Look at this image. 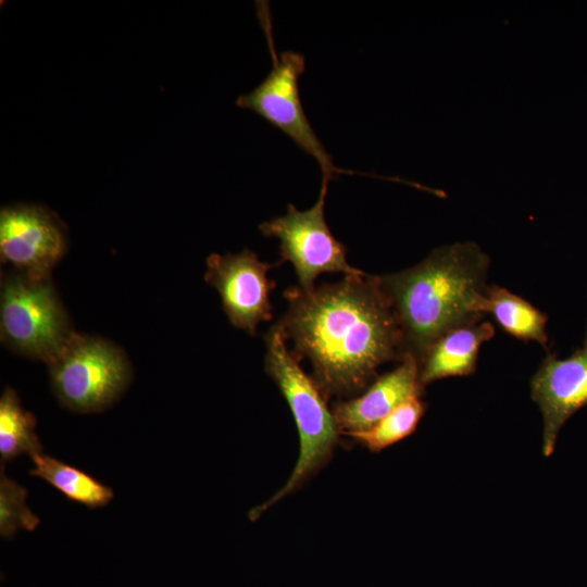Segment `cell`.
I'll return each instance as SVG.
<instances>
[{"label":"cell","instance_id":"1","mask_svg":"<svg viewBox=\"0 0 587 587\" xmlns=\"http://www.w3.org/2000/svg\"><path fill=\"white\" fill-rule=\"evenodd\" d=\"M288 310L277 325L299 361L307 358L324 397L357 395L377 378V370L404 355L403 337L377 275L284 292Z\"/></svg>","mask_w":587,"mask_h":587},{"label":"cell","instance_id":"2","mask_svg":"<svg viewBox=\"0 0 587 587\" xmlns=\"http://www.w3.org/2000/svg\"><path fill=\"white\" fill-rule=\"evenodd\" d=\"M489 258L472 242L434 250L421 263L378 276L400 326L405 354L421 363L446 332L480 321Z\"/></svg>","mask_w":587,"mask_h":587},{"label":"cell","instance_id":"3","mask_svg":"<svg viewBox=\"0 0 587 587\" xmlns=\"http://www.w3.org/2000/svg\"><path fill=\"white\" fill-rule=\"evenodd\" d=\"M282 329L276 324L265 335V371L286 399L299 435V455L287 482L266 501L249 511L258 520L271 507L300 489L324 469L333 457L340 432L326 398L299 366L288 350Z\"/></svg>","mask_w":587,"mask_h":587},{"label":"cell","instance_id":"4","mask_svg":"<svg viewBox=\"0 0 587 587\" xmlns=\"http://www.w3.org/2000/svg\"><path fill=\"white\" fill-rule=\"evenodd\" d=\"M73 334L50 278L32 279L18 272L2 276L0 335L4 346L48 364Z\"/></svg>","mask_w":587,"mask_h":587},{"label":"cell","instance_id":"5","mask_svg":"<svg viewBox=\"0 0 587 587\" xmlns=\"http://www.w3.org/2000/svg\"><path fill=\"white\" fill-rule=\"evenodd\" d=\"M48 366L58 400L79 413L109 408L132 378L130 365L118 347L103 338L76 333Z\"/></svg>","mask_w":587,"mask_h":587},{"label":"cell","instance_id":"6","mask_svg":"<svg viewBox=\"0 0 587 587\" xmlns=\"http://www.w3.org/2000/svg\"><path fill=\"white\" fill-rule=\"evenodd\" d=\"M267 30L273 66L266 78L251 92L238 97L236 104L251 110L280 129L304 152L320 164L323 184L329 183L337 174L355 172L337 167L330 154L313 130L299 96V77L305 70L303 54L285 51L277 54Z\"/></svg>","mask_w":587,"mask_h":587},{"label":"cell","instance_id":"7","mask_svg":"<svg viewBox=\"0 0 587 587\" xmlns=\"http://www.w3.org/2000/svg\"><path fill=\"white\" fill-rule=\"evenodd\" d=\"M327 184L322 183L315 204L299 211L294 204L287 213L263 222L259 229L266 237L279 239L282 261H289L301 289L314 287L315 278L325 272H341L346 276L362 275L346 259V247L332 234L324 216Z\"/></svg>","mask_w":587,"mask_h":587},{"label":"cell","instance_id":"8","mask_svg":"<svg viewBox=\"0 0 587 587\" xmlns=\"http://www.w3.org/2000/svg\"><path fill=\"white\" fill-rule=\"evenodd\" d=\"M66 251L57 216L40 205L18 204L0 212L1 261L32 279L50 278Z\"/></svg>","mask_w":587,"mask_h":587},{"label":"cell","instance_id":"9","mask_svg":"<svg viewBox=\"0 0 587 587\" xmlns=\"http://www.w3.org/2000/svg\"><path fill=\"white\" fill-rule=\"evenodd\" d=\"M207 266L204 279L220 294L229 322L254 335L261 322L272 319L270 291L276 284L266 274L273 265L245 249L236 254L212 253Z\"/></svg>","mask_w":587,"mask_h":587},{"label":"cell","instance_id":"10","mask_svg":"<svg viewBox=\"0 0 587 587\" xmlns=\"http://www.w3.org/2000/svg\"><path fill=\"white\" fill-rule=\"evenodd\" d=\"M529 388L542 415V454L548 458L563 425L587 405V324L583 345L565 359L548 352Z\"/></svg>","mask_w":587,"mask_h":587},{"label":"cell","instance_id":"11","mask_svg":"<svg viewBox=\"0 0 587 587\" xmlns=\"http://www.w3.org/2000/svg\"><path fill=\"white\" fill-rule=\"evenodd\" d=\"M420 363L405 354L400 364L379 377L359 397L333 405L332 413L342 435L364 432L408 399L422 396Z\"/></svg>","mask_w":587,"mask_h":587},{"label":"cell","instance_id":"12","mask_svg":"<svg viewBox=\"0 0 587 587\" xmlns=\"http://www.w3.org/2000/svg\"><path fill=\"white\" fill-rule=\"evenodd\" d=\"M494 335L495 326L488 321L466 324L442 334L420 363L422 387L438 379L473 374L482 345Z\"/></svg>","mask_w":587,"mask_h":587},{"label":"cell","instance_id":"13","mask_svg":"<svg viewBox=\"0 0 587 587\" xmlns=\"http://www.w3.org/2000/svg\"><path fill=\"white\" fill-rule=\"evenodd\" d=\"M479 308L483 314H491L511 336L547 348L548 316L522 297L497 285L487 286Z\"/></svg>","mask_w":587,"mask_h":587},{"label":"cell","instance_id":"14","mask_svg":"<svg viewBox=\"0 0 587 587\" xmlns=\"http://www.w3.org/2000/svg\"><path fill=\"white\" fill-rule=\"evenodd\" d=\"M30 459L34 466L29 474L45 479L70 500L95 509L107 505L114 496L110 487L51 455L37 452Z\"/></svg>","mask_w":587,"mask_h":587},{"label":"cell","instance_id":"15","mask_svg":"<svg viewBox=\"0 0 587 587\" xmlns=\"http://www.w3.org/2000/svg\"><path fill=\"white\" fill-rule=\"evenodd\" d=\"M35 416L24 410L16 392L7 388L0 398L1 464L21 454L42 452Z\"/></svg>","mask_w":587,"mask_h":587},{"label":"cell","instance_id":"16","mask_svg":"<svg viewBox=\"0 0 587 587\" xmlns=\"http://www.w3.org/2000/svg\"><path fill=\"white\" fill-rule=\"evenodd\" d=\"M426 404L415 396L392 410L371 428L350 437L373 452H379L410 436L417 427Z\"/></svg>","mask_w":587,"mask_h":587},{"label":"cell","instance_id":"17","mask_svg":"<svg viewBox=\"0 0 587 587\" xmlns=\"http://www.w3.org/2000/svg\"><path fill=\"white\" fill-rule=\"evenodd\" d=\"M27 491L3 473L0 477V535L9 539L20 529L34 530L40 520L26 504Z\"/></svg>","mask_w":587,"mask_h":587}]
</instances>
